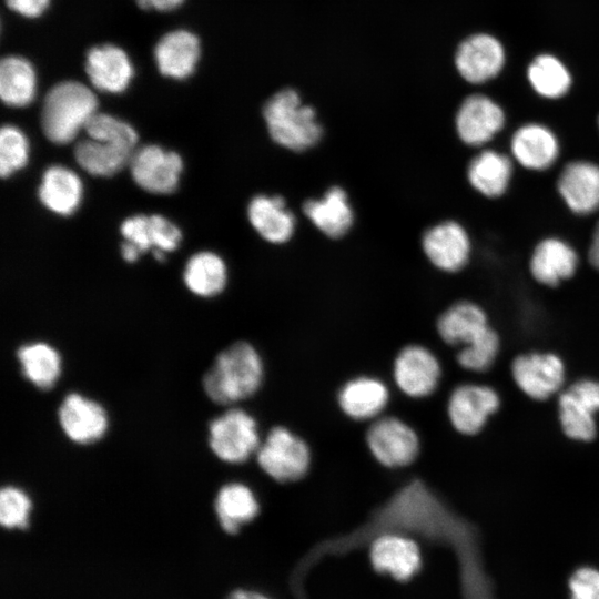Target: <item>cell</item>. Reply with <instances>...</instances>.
Returning a JSON list of instances; mask_svg holds the SVG:
<instances>
[{
  "instance_id": "1",
  "label": "cell",
  "mask_w": 599,
  "mask_h": 599,
  "mask_svg": "<svg viewBox=\"0 0 599 599\" xmlns=\"http://www.w3.org/2000/svg\"><path fill=\"white\" fill-rule=\"evenodd\" d=\"M264 378V365L257 349L238 341L222 349L202 377L206 397L221 406H233L252 397Z\"/></svg>"
},
{
  "instance_id": "2",
  "label": "cell",
  "mask_w": 599,
  "mask_h": 599,
  "mask_svg": "<svg viewBox=\"0 0 599 599\" xmlns=\"http://www.w3.org/2000/svg\"><path fill=\"white\" fill-rule=\"evenodd\" d=\"M87 139L77 143L74 158L88 173L111 176L131 160L138 142L135 130L105 113H95L87 123Z\"/></svg>"
},
{
  "instance_id": "3",
  "label": "cell",
  "mask_w": 599,
  "mask_h": 599,
  "mask_svg": "<svg viewBox=\"0 0 599 599\" xmlns=\"http://www.w3.org/2000/svg\"><path fill=\"white\" fill-rule=\"evenodd\" d=\"M263 118L271 139L291 151H306L323 135L315 109L292 88L277 91L266 101Z\"/></svg>"
},
{
  "instance_id": "4",
  "label": "cell",
  "mask_w": 599,
  "mask_h": 599,
  "mask_svg": "<svg viewBox=\"0 0 599 599\" xmlns=\"http://www.w3.org/2000/svg\"><path fill=\"white\" fill-rule=\"evenodd\" d=\"M94 93L77 81L55 84L47 93L41 112V126L53 143L68 144L97 113Z\"/></svg>"
},
{
  "instance_id": "5",
  "label": "cell",
  "mask_w": 599,
  "mask_h": 599,
  "mask_svg": "<svg viewBox=\"0 0 599 599\" xmlns=\"http://www.w3.org/2000/svg\"><path fill=\"white\" fill-rule=\"evenodd\" d=\"M510 378L527 398L544 403L557 397L569 382L568 368L560 354L550 349H527L508 363Z\"/></svg>"
},
{
  "instance_id": "6",
  "label": "cell",
  "mask_w": 599,
  "mask_h": 599,
  "mask_svg": "<svg viewBox=\"0 0 599 599\" xmlns=\"http://www.w3.org/2000/svg\"><path fill=\"white\" fill-rule=\"evenodd\" d=\"M557 419L564 436L590 443L598 435L599 378L582 376L569 380L555 398Z\"/></svg>"
},
{
  "instance_id": "7",
  "label": "cell",
  "mask_w": 599,
  "mask_h": 599,
  "mask_svg": "<svg viewBox=\"0 0 599 599\" xmlns=\"http://www.w3.org/2000/svg\"><path fill=\"white\" fill-rule=\"evenodd\" d=\"M261 437L256 419L240 407H229L207 425V445L221 461L240 465L256 454Z\"/></svg>"
},
{
  "instance_id": "8",
  "label": "cell",
  "mask_w": 599,
  "mask_h": 599,
  "mask_svg": "<svg viewBox=\"0 0 599 599\" xmlns=\"http://www.w3.org/2000/svg\"><path fill=\"white\" fill-rule=\"evenodd\" d=\"M583 257L567 237L549 233L540 236L527 257V273L531 281L546 290H557L579 273Z\"/></svg>"
},
{
  "instance_id": "9",
  "label": "cell",
  "mask_w": 599,
  "mask_h": 599,
  "mask_svg": "<svg viewBox=\"0 0 599 599\" xmlns=\"http://www.w3.org/2000/svg\"><path fill=\"white\" fill-rule=\"evenodd\" d=\"M501 403V395L494 385L463 383L454 387L447 398V418L457 434L475 437L484 432Z\"/></svg>"
},
{
  "instance_id": "10",
  "label": "cell",
  "mask_w": 599,
  "mask_h": 599,
  "mask_svg": "<svg viewBox=\"0 0 599 599\" xmlns=\"http://www.w3.org/2000/svg\"><path fill=\"white\" fill-rule=\"evenodd\" d=\"M554 189L572 216L588 219L599 214V161L577 156L561 163Z\"/></svg>"
},
{
  "instance_id": "11",
  "label": "cell",
  "mask_w": 599,
  "mask_h": 599,
  "mask_svg": "<svg viewBox=\"0 0 599 599\" xmlns=\"http://www.w3.org/2000/svg\"><path fill=\"white\" fill-rule=\"evenodd\" d=\"M506 151L517 169L544 174L559 165L564 146L551 126L530 121L521 123L510 133Z\"/></svg>"
},
{
  "instance_id": "12",
  "label": "cell",
  "mask_w": 599,
  "mask_h": 599,
  "mask_svg": "<svg viewBox=\"0 0 599 599\" xmlns=\"http://www.w3.org/2000/svg\"><path fill=\"white\" fill-rule=\"evenodd\" d=\"M260 468L273 480L293 483L305 476L311 450L298 435L286 427H273L255 454Z\"/></svg>"
},
{
  "instance_id": "13",
  "label": "cell",
  "mask_w": 599,
  "mask_h": 599,
  "mask_svg": "<svg viewBox=\"0 0 599 599\" xmlns=\"http://www.w3.org/2000/svg\"><path fill=\"white\" fill-rule=\"evenodd\" d=\"M506 124L507 115L502 106L481 93L466 97L459 104L454 119L458 140L475 151L493 145Z\"/></svg>"
},
{
  "instance_id": "14",
  "label": "cell",
  "mask_w": 599,
  "mask_h": 599,
  "mask_svg": "<svg viewBox=\"0 0 599 599\" xmlns=\"http://www.w3.org/2000/svg\"><path fill=\"white\" fill-rule=\"evenodd\" d=\"M422 248L438 271L456 274L473 258L474 242L468 229L459 221L447 219L429 226L422 236Z\"/></svg>"
},
{
  "instance_id": "15",
  "label": "cell",
  "mask_w": 599,
  "mask_h": 599,
  "mask_svg": "<svg viewBox=\"0 0 599 599\" xmlns=\"http://www.w3.org/2000/svg\"><path fill=\"white\" fill-rule=\"evenodd\" d=\"M57 419L63 435L71 443L83 446L100 441L110 427L105 407L78 392H70L62 398Z\"/></svg>"
},
{
  "instance_id": "16",
  "label": "cell",
  "mask_w": 599,
  "mask_h": 599,
  "mask_svg": "<svg viewBox=\"0 0 599 599\" xmlns=\"http://www.w3.org/2000/svg\"><path fill=\"white\" fill-rule=\"evenodd\" d=\"M517 166L509 153L494 145L476 150L466 164L469 187L487 201H499L510 192Z\"/></svg>"
},
{
  "instance_id": "17",
  "label": "cell",
  "mask_w": 599,
  "mask_h": 599,
  "mask_svg": "<svg viewBox=\"0 0 599 599\" xmlns=\"http://www.w3.org/2000/svg\"><path fill=\"white\" fill-rule=\"evenodd\" d=\"M366 443L373 457L387 468L410 465L420 446L417 433L394 416L376 418L366 433Z\"/></svg>"
},
{
  "instance_id": "18",
  "label": "cell",
  "mask_w": 599,
  "mask_h": 599,
  "mask_svg": "<svg viewBox=\"0 0 599 599\" xmlns=\"http://www.w3.org/2000/svg\"><path fill=\"white\" fill-rule=\"evenodd\" d=\"M441 373V365L436 354L417 344L407 345L400 349L393 366L396 386L412 398L432 395L440 383Z\"/></svg>"
},
{
  "instance_id": "19",
  "label": "cell",
  "mask_w": 599,
  "mask_h": 599,
  "mask_svg": "<svg viewBox=\"0 0 599 599\" xmlns=\"http://www.w3.org/2000/svg\"><path fill=\"white\" fill-rule=\"evenodd\" d=\"M129 166L140 187L154 194H170L177 187L183 163L176 152L145 145L134 151Z\"/></svg>"
},
{
  "instance_id": "20",
  "label": "cell",
  "mask_w": 599,
  "mask_h": 599,
  "mask_svg": "<svg viewBox=\"0 0 599 599\" xmlns=\"http://www.w3.org/2000/svg\"><path fill=\"white\" fill-rule=\"evenodd\" d=\"M494 325L489 311L474 300H459L446 307L437 318L439 338L460 348L474 342Z\"/></svg>"
},
{
  "instance_id": "21",
  "label": "cell",
  "mask_w": 599,
  "mask_h": 599,
  "mask_svg": "<svg viewBox=\"0 0 599 599\" xmlns=\"http://www.w3.org/2000/svg\"><path fill=\"white\" fill-rule=\"evenodd\" d=\"M505 63V50L493 35L479 33L465 39L457 48L455 65L469 83L480 84L495 78Z\"/></svg>"
},
{
  "instance_id": "22",
  "label": "cell",
  "mask_w": 599,
  "mask_h": 599,
  "mask_svg": "<svg viewBox=\"0 0 599 599\" xmlns=\"http://www.w3.org/2000/svg\"><path fill=\"white\" fill-rule=\"evenodd\" d=\"M370 561L378 572L406 581L420 568L422 557L413 539L398 532H385L374 539L370 547Z\"/></svg>"
},
{
  "instance_id": "23",
  "label": "cell",
  "mask_w": 599,
  "mask_h": 599,
  "mask_svg": "<svg viewBox=\"0 0 599 599\" xmlns=\"http://www.w3.org/2000/svg\"><path fill=\"white\" fill-rule=\"evenodd\" d=\"M85 71L97 89L110 93L123 92L134 73L128 54L112 44L90 49Z\"/></svg>"
},
{
  "instance_id": "24",
  "label": "cell",
  "mask_w": 599,
  "mask_h": 599,
  "mask_svg": "<svg viewBox=\"0 0 599 599\" xmlns=\"http://www.w3.org/2000/svg\"><path fill=\"white\" fill-rule=\"evenodd\" d=\"M247 216L261 237L272 244H283L294 234L295 216L280 195L254 196L248 204Z\"/></svg>"
},
{
  "instance_id": "25",
  "label": "cell",
  "mask_w": 599,
  "mask_h": 599,
  "mask_svg": "<svg viewBox=\"0 0 599 599\" xmlns=\"http://www.w3.org/2000/svg\"><path fill=\"white\" fill-rule=\"evenodd\" d=\"M337 400L342 412L352 419H376L388 404L389 390L376 377L359 376L343 385Z\"/></svg>"
},
{
  "instance_id": "26",
  "label": "cell",
  "mask_w": 599,
  "mask_h": 599,
  "mask_svg": "<svg viewBox=\"0 0 599 599\" xmlns=\"http://www.w3.org/2000/svg\"><path fill=\"white\" fill-rule=\"evenodd\" d=\"M303 212L317 230L331 238L344 236L354 223L347 193L341 186H332L319 199L307 200Z\"/></svg>"
},
{
  "instance_id": "27",
  "label": "cell",
  "mask_w": 599,
  "mask_h": 599,
  "mask_svg": "<svg viewBox=\"0 0 599 599\" xmlns=\"http://www.w3.org/2000/svg\"><path fill=\"white\" fill-rule=\"evenodd\" d=\"M20 373L24 379L40 390L52 389L63 372L60 352L47 342H29L16 352Z\"/></svg>"
},
{
  "instance_id": "28",
  "label": "cell",
  "mask_w": 599,
  "mask_h": 599,
  "mask_svg": "<svg viewBox=\"0 0 599 599\" xmlns=\"http://www.w3.org/2000/svg\"><path fill=\"white\" fill-rule=\"evenodd\" d=\"M200 57V42L186 30L166 33L154 49L159 71L166 77L185 79L194 72Z\"/></svg>"
},
{
  "instance_id": "29",
  "label": "cell",
  "mask_w": 599,
  "mask_h": 599,
  "mask_svg": "<svg viewBox=\"0 0 599 599\" xmlns=\"http://www.w3.org/2000/svg\"><path fill=\"white\" fill-rule=\"evenodd\" d=\"M214 510L223 530L235 534L258 515L260 502L250 486L229 481L216 491Z\"/></svg>"
},
{
  "instance_id": "30",
  "label": "cell",
  "mask_w": 599,
  "mask_h": 599,
  "mask_svg": "<svg viewBox=\"0 0 599 599\" xmlns=\"http://www.w3.org/2000/svg\"><path fill=\"white\" fill-rule=\"evenodd\" d=\"M41 203L51 212L71 215L82 199V182L68 167L53 165L45 170L39 187Z\"/></svg>"
},
{
  "instance_id": "31",
  "label": "cell",
  "mask_w": 599,
  "mask_h": 599,
  "mask_svg": "<svg viewBox=\"0 0 599 599\" xmlns=\"http://www.w3.org/2000/svg\"><path fill=\"white\" fill-rule=\"evenodd\" d=\"M37 92V77L32 64L20 57H7L0 64V95L10 106L30 104Z\"/></svg>"
},
{
  "instance_id": "32",
  "label": "cell",
  "mask_w": 599,
  "mask_h": 599,
  "mask_svg": "<svg viewBox=\"0 0 599 599\" xmlns=\"http://www.w3.org/2000/svg\"><path fill=\"white\" fill-rule=\"evenodd\" d=\"M183 277L192 293L212 297L221 293L226 285V266L219 255L200 252L187 261Z\"/></svg>"
},
{
  "instance_id": "33",
  "label": "cell",
  "mask_w": 599,
  "mask_h": 599,
  "mask_svg": "<svg viewBox=\"0 0 599 599\" xmlns=\"http://www.w3.org/2000/svg\"><path fill=\"white\" fill-rule=\"evenodd\" d=\"M502 347L501 332L494 324L474 342L458 348L456 363L468 373L485 375L498 363Z\"/></svg>"
},
{
  "instance_id": "34",
  "label": "cell",
  "mask_w": 599,
  "mask_h": 599,
  "mask_svg": "<svg viewBox=\"0 0 599 599\" xmlns=\"http://www.w3.org/2000/svg\"><path fill=\"white\" fill-rule=\"evenodd\" d=\"M527 77L534 91L549 100L565 97L571 87L569 71L561 61L550 54L535 58L528 68Z\"/></svg>"
},
{
  "instance_id": "35",
  "label": "cell",
  "mask_w": 599,
  "mask_h": 599,
  "mask_svg": "<svg viewBox=\"0 0 599 599\" xmlns=\"http://www.w3.org/2000/svg\"><path fill=\"white\" fill-rule=\"evenodd\" d=\"M31 509V497L23 488L11 484L1 488L0 522L4 528H27Z\"/></svg>"
},
{
  "instance_id": "36",
  "label": "cell",
  "mask_w": 599,
  "mask_h": 599,
  "mask_svg": "<svg viewBox=\"0 0 599 599\" xmlns=\"http://www.w3.org/2000/svg\"><path fill=\"white\" fill-rule=\"evenodd\" d=\"M29 143L23 132L13 125H3L0 132V173L8 177L28 162Z\"/></svg>"
},
{
  "instance_id": "37",
  "label": "cell",
  "mask_w": 599,
  "mask_h": 599,
  "mask_svg": "<svg viewBox=\"0 0 599 599\" xmlns=\"http://www.w3.org/2000/svg\"><path fill=\"white\" fill-rule=\"evenodd\" d=\"M150 236L152 250L174 251L182 238L180 229L159 214L150 216Z\"/></svg>"
},
{
  "instance_id": "38",
  "label": "cell",
  "mask_w": 599,
  "mask_h": 599,
  "mask_svg": "<svg viewBox=\"0 0 599 599\" xmlns=\"http://www.w3.org/2000/svg\"><path fill=\"white\" fill-rule=\"evenodd\" d=\"M570 599H599V570L582 567L569 580Z\"/></svg>"
},
{
  "instance_id": "39",
  "label": "cell",
  "mask_w": 599,
  "mask_h": 599,
  "mask_svg": "<svg viewBox=\"0 0 599 599\" xmlns=\"http://www.w3.org/2000/svg\"><path fill=\"white\" fill-rule=\"evenodd\" d=\"M121 234L126 241L133 243L141 253L152 250L150 216L134 215L126 219L121 225Z\"/></svg>"
},
{
  "instance_id": "40",
  "label": "cell",
  "mask_w": 599,
  "mask_h": 599,
  "mask_svg": "<svg viewBox=\"0 0 599 599\" xmlns=\"http://www.w3.org/2000/svg\"><path fill=\"white\" fill-rule=\"evenodd\" d=\"M50 0H6L7 6L23 17L35 18L43 13Z\"/></svg>"
},
{
  "instance_id": "41",
  "label": "cell",
  "mask_w": 599,
  "mask_h": 599,
  "mask_svg": "<svg viewBox=\"0 0 599 599\" xmlns=\"http://www.w3.org/2000/svg\"><path fill=\"white\" fill-rule=\"evenodd\" d=\"M585 261L596 273H599V217L595 221L589 234Z\"/></svg>"
},
{
  "instance_id": "42",
  "label": "cell",
  "mask_w": 599,
  "mask_h": 599,
  "mask_svg": "<svg viewBox=\"0 0 599 599\" xmlns=\"http://www.w3.org/2000/svg\"><path fill=\"white\" fill-rule=\"evenodd\" d=\"M184 0H136L142 9L170 11L177 8Z\"/></svg>"
},
{
  "instance_id": "43",
  "label": "cell",
  "mask_w": 599,
  "mask_h": 599,
  "mask_svg": "<svg viewBox=\"0 0 599 599\" xmlns=\"http://www.w3.org/2000/svg\"><path fill=\"white\" fill-rule=\"evenodd\" d=\"M121 254L126 262H135L141 251L133 243L125 241L121 245Z\"/></svg>"
},
{
  "instance_id": "44",
  "label": "cell",
  "mask_w": 599,
  "mask_h": 599,
  "mask_svg": "<svg viewBox=\"0 0 599 599\" xmlns=\"http://www.w3.org/2000/svg\"><path fill=\"white\" fill-rule=\"evenodd\" d=\"M227 599H270L261 593L245 590H236L232 592Z\"/></svg>"
},
{
  "instance_id": "45",
  "label": "cell",
  "mask_w": 599,
  "mask_h": 599,
  "mask_svg": "<svg viewBox=\"0 0 599 599\" xmlns=\"http://www.w3.org/2000/svg\"><path fill=\"white\" fill-rule=\"evenodd\" d=\"M597 130H598V134H599V114L597 116Z\"/></svg>"
}]
</instances>
